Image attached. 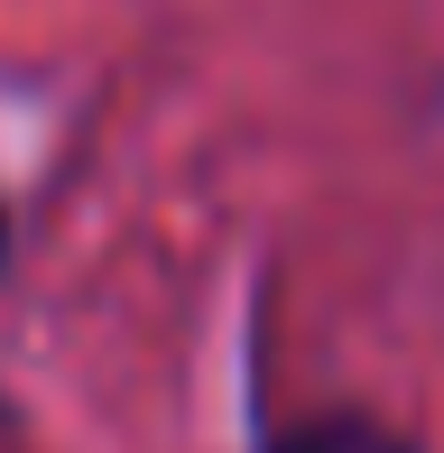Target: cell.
<instances>
[{
  "label": "cell",
  "mask_w": 444,
  "mask_h": 453,
  "mask_svg": "<svg viewBox=\"0 0 444 453\" xmlns=\"http://www.w3.org/2000/svg\"><path fill=\"white\" fill-rule=\"evenodd\" d=\"M0 269H10V213H0Z\"/></svg>",
  "instance_id": "2"
},
{
  "label": "cell",
  "mask_w": 444,
  "mask_h": 453,
  "mask_svg": "<svg viewBox=\"0 0 444 453\" xmlns=\"http://www.w3.org/2000/svg\"><path fill=\"white\" fill-rule=\"evenodd\" d=\"M269 453H408V444L371 417H315V426H287Z\"/></svg>",
  "instance_id": "1"
}]
</instances>
